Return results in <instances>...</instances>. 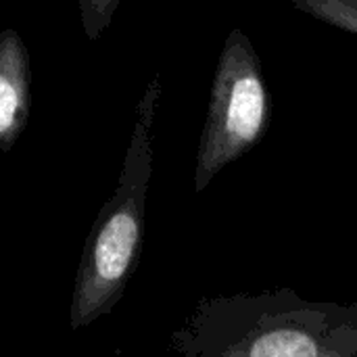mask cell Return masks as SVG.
Segmentation results:
<instances>
[{"mask_svg":"<svg viewBox=\"0 0 357 357\" xmlns=\"http://www.w3.org/2000/svg\"><path fill=\"white\" fill-rule=\"evenodd\" d=\"M117 6H119V2H115V0H100V2L79 0L82 23H84V29H86L90 40H96L100 36V31L109 25Z\"/></svg>","mask_w":357,"mask_h":357,"instance_id":"6","label":"cell"},{"mask_svg":"<svg viewBox=\"0 0 357 357\" xmlns=\"http://www.w3.org/2000/svg\"><path fill=\"white\" fill-rule=\"evenodd\" d=\"M31 115V67L21 36L0 33V151L10 153Z\"/></svg>","mask_w":357,"mask_h":357,"instance_id":"4","label":"cell"},{"mask_svg":"<svg viewBox=\"0 0 357 357\" xmlns=\"http://www.w3.org/2000/svg\"><path fill=\"white\" fill-rule=\"evenodd\" d=\"M291 6L357 36V0H291Z\"/></svg>","mask_w":357,"mask_h":357,"instance_id":"5","label":"cell"},{"mask_svg":"<svg viewBox=\"0 0 357 357\" xmlns=\"http://www.w3.org/2000/svg\"><path fill=\"white\" fill-rule=\"evenodd\" d=\"M167 345L180 357H357V301H312L287 287L205 295Z\"/></svg>","mask_w":357,"mask_h":357,"instance_id":"1","label":"cell"},{"mask_svg":"<svg viewBox=\"0 0 357 357\" xmlns=\"http://www.w3.org/2000/svg\"><path fill=\"white\" fill-rule=\"evenodd\" d=\"M272 94L251 38L234 27L220 52L205 123L197 149L195 192L201 195L213 178L253 151L268 134Z\"/></svg>","mask_w":357,"mask_h":357,"instance_id":"3","label":"cell"},{"mask_svg":"<svg viewBox=\"0 0 357 357\" xmlns=\"http://www.w3.org/2000/svg\"><path fill=\"white\" fill-rule=\"evenodd\" d=\"M159 102L161 75L155 73L138 100L117 186L100 207L84 243L69 305V328L73 333L109 316L138 268L155 165Z\"/></svg>","mask_w":357,"mask_h":357,"instance_id":"2","label":"cell"}]
</instances>
